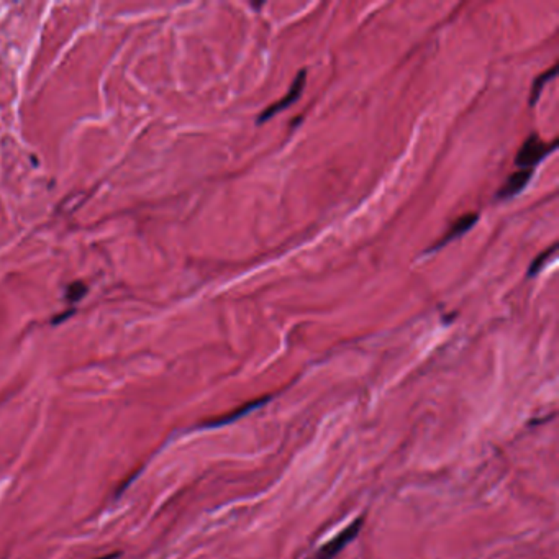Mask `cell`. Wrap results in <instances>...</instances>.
<instances>
[{
    "label": "cell",
    "mask_w": 559,
    "mask_h": 559,
    "mask_svg": "<svg viewBox=\"0 0 559 559\" xmlns=\"http://www.w3.org/2000/svg\"><path fill=\"white\" fill-rule=\"evenodd\" d=\"M532 178H533V171H530V169L515 171L514 174L508 176L506 182H503V186L499 189L497 199L506 200V199H512V197H515L516 194H520V192H522L523 189L528 186V182L532 180Z\"/></svg>",
    "instance_id": "5b68a950"
},
{
    "label": "cell",
    "mask_w": 559,
    "mask_h": 559,
    "mask_svg": "<svg viewBox=\"0 0 559 559\" xmlns=\"http://www.w3.org/2000/svg\"><path fill=\"white\" fill-rule=\"evenodd\" d=\"M363 525H364V515H361L355 520V522L348 525L346 528L342 530L338 535L331 538L330 541H326L322 548H318L317 551L312 554V556H309V559H333L336 558V554L342 553L343 549L359 535V530Z\"/></svg>",
    "instance_id": "7a4b0ae2"
},
{
    "label": "cell",
    "mask_w": 559,
    "mask_h": 559,
    "mask_svg": "<svg viewBox=\"0 0 559 559\" xmlns=\"http://www.w3.org/2000/svg\"><path fill=\"white\" fill-rule=\"evenodd\" d=\"M89 292V287L82 283V281H74L66 287V300L67 304H75V302L82 300L86 294Z\"/></svg>",
    "instance_id": "ba28073f"
},
{
    "label": "cell",
    "mask_w": 559,
    "mask_h": 559,
    "mask_svg": "<svg viewBox=\"0 0 559 559\" xmlns=\"http://www.w3.org/2000/svg\"><path fill=\"white\" fill-rule=\"evenodd\" d=\"M477 220H479V213H466V215L460 217L457 220L453 222L447 233H444L443 237H441L438 241H436L435 245L430 248V250H427V253H435V251L441 250L443 246H447L451 241H455V239L462 237L466 231H469L474 225L477 224Z\"/></svg>",
    "instance_id": "277c9868"
},
{
    "label": "cell",
    "mask_w": 559,
    "mask_h": 559,
    "mask_svg": "<svg viewBox=\"0 0 559 559\" xmlns=\"http://www.w3.org/2000/svg\"><path fill=\"white\" fill-rule=\"evenodd\" d=\"M558 141L546 143L541 141L540 136L536 133H532L527 140L523 141L522 148L519 150L515 156V165L520 167V169H530L533 171L535 167L540 165L543 159L551 154L554 150H556Z\"/></svg>",
    "instance_id": "6da1fadb"
},
{
    "label": "cell",
    "mask_w": 559,
    "mask_h": 559,
    "mask_svg": "<svg viewBox=\"0 0 559 559\" xmlns=\"http://www.w3.org/2000/svg\"><path fill=\"white\" fill-rule=\"evenodd\" d=\"M269 399H271V397L256 399V401H253V402H248V403H245V405L239 407V409L224 415V417L213 418V420H210V422L204 423V427L205 428H217V427H225V425H228V423L237 422V420H239L241 417H246L250 412H253L254 409H259V407H263L264 403H267Z\"/></svg>",
    "instance_id": "8992f818"
},
{
    "label": "cell",
    "mask_w": 559,
    "mask_h": 559,
    "mask_svg": "<svg viewBox=\"0 0 559 559\" xmlns=\"http://www.w3.org/2000/svg\"><path fill=\"white\" fill-rule=\"evenodd\" d=\"M115 556H119V553L108 554V556H102V558H100V559H115Z\"/></svg>",
    "instance_id": "30bf717a"
},
{
    "label": "cell",
    "mask_w": 559,
    "mask_h": 559,
    "mask_svg": "<svg viewBox=\"0 0 559 559\" xmlns=\"http://www.w3.org/2000/svg\"><path fill=\"white\" fill-rule=\"evenodd\" d=\"M305 78H307L305 69L298 71V74L296 75V79H294L291 89H289L287 94H285L283 99L277 100V102L269 105L266 110H264V112L261 113V115L258 117V120H256V123H259V125L266 123L267 120H271L272 117L277 115V113H281L283 110H285V108L291 107V105H292L294 102H297V100L300 99L302 91H304V87H305Z\"/></svg>",
    "instance_id": "3957f363"
},
{
    "label": "cell",
    "mask_w": 559,
    "mask_h": 559,
    "mask_svg": "<svg viewBox=\"0 0 559 559\" xmlns=\"http://www.w3.org/2000/svg\"><path fill=\"white\" fill-rule=\"evenodd\" d=\"M558 73V66H553L551 69H548L546 73L540 74L538 78L533 81V86H532V92H530V105H535L538 102V99H540L541 95V91H543L545 84L549 82L551 79H554V75Z\"/></svg>",
    "instance_id": "52a82bcc"
},
{
    "label": "cell",
    "mask_w": 559,
    "mask_h": 559,
    "mask_svg": "<svg viewBox=\"0 0 559 559\" xmlns=\"http://www.w3.org/2000/svg\"><path fill=\"white\" fill-rule=\"evenodd\" d=\"M556 253V245H553V246H549L548 250H545L543 253H540L536 256L535 259H533L532 261V264H530V267H528V272H527V276L528 277H535L538 272L541 271V269L545 267V264H546V261H548L549 258H551V256Z\"/></svg>",
    "instance_id": "9c48e42d"
}]
</instances>
